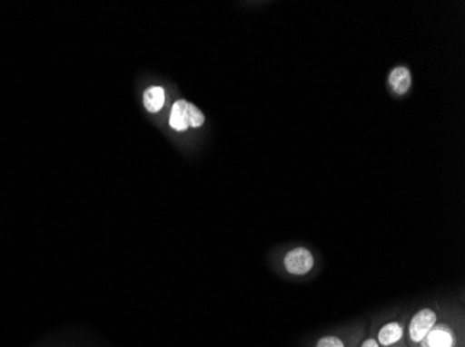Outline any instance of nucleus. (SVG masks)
Returning a JSON list of instances; mask_svg holds the SVG:
<instances>
[{
	"label": "nucleus",
	"instance_id": "obj_1",
	"mask_svg": "<svg viewBox=\"0 0 465 347\" xmlns=\"http://www.w3.org/2000/svg\"><path fill=\"white\" fill-rule=\"evenodd\" d=\"M418 347H465L462 314H443Z\"/></svg>",
	"mask_w": 465,
	"mask_h": 347
},
{
	"label": "nucleus",
	"instance_id": "obj_2",
	"mask_svg": "<svg viewBox=\"0 0 465 347\" xmlns=\"http://www.w3.org/2000/svg\"><path fill=\"white\" fill-rule=\"evenodd\" d=\"M440 313L436 307H422L411 315L406 325V339L409 347H418L425 336L435 327L440 318Z\"/></svg>",
	"mask_w": 465,
	"mask_h": 347
},
{
	"label": "nucleus",
	"instance_id": "obj_3",
	"mask_svg": "<svg viewBox=\"0 0 465 347\" xmlns=\"http://www.w3.org/2000/svg\"><path fill=\"white\" fill-rule=\"evenodd\" d=\"M205 122V116L203 111L193 103L185 101H179L173 104L169 124L174 131H187L188 128L203 127Z\"/></svg>",
	"mask_w": 465,
	"mask_h": 347
},
{
	"label": "nucleus",
	"instance_id": "obj_4",
	"mask_svg": "<svg viewBox=\"0 0 465 347\" xmlns=\"http://www.w3.org/2000/svg\"><path fill=\"white\" fill-rule=\"evenodd\" d=\"M365 335L367 328L354 325L320 336L311 347H358Z\"/></svg>",
	"mask_w": 465,
	"mask_h": 347
},
{
	"label": "nucleus",
	"instance_id": "obj_5",
	"mask_svg": "<svg viewBox=\"0 0 465 347\" xmlns=\"http://www.w3.org/2000/svg\"><path fill=\"white\" fill-rule=\"evenodd\" d=\"M406 318L386 321L378 330L375 338L381 347H409L406 339Z\"/></svg>",
	"mask_w": 465,
	"mask_h": 347
},
{
	"label": "nucleus",
	"instance_id": "obj_6",
	"mask_svg": "<svg viewBox=\"0 0 465 347\" xmlns=\"http://www.w3.org/2000/svg\"><path fill=\"white\" fill-rule=\"evenodd\" d=\"M315 257L307 247H294L289 250L283 257V267L290 275L304 276L312 271Z\"/></svg>",
	"mask_w": 465,
	"mask_h": 347
},
{
	"label": "nucleus",
	"instance_id": "obj_7",
	"mask_svg": "<svg viewBox=\"0 0 465 347\" xmlns=\"http://www.w3.org/2000/svg\"><path fill=\"white\" fill-rule=\"evenodd\" d=\"M389 85L399 95H403L411 86V74L404 67H396L389 75Z\"/></svg>",
	"mask_w": 465,
	"mask_h": 347
},
{
	"label": "nucleus",
	"instance_id": "obj_8",
	"mask_svg": "<svg viewBox=\"0 0 465 347\" xmlns=\"http://www.w3.org/2000/svg\"><path fill=\"white\" fill-rule=\"evenodd\" d=\"M143 104L150 113H158L164 104V91L161 86H151L143 93Z\"/></svg>",
	"mask_w": 465,
	"mask_h": 347
},
{
	"label": "nucleus",
	"instance_id": "obj_9",
	"mask_svg": "<svg viewBox=\"0 0 465 347\" xmlns=\"http://www.w3.org/2000/svg\"><path fill=\"white\" fill-rule=\"evenodd\" d=\"M358 347H381L379 346L378 342H376L375 330L371 331L370 333H367Z\"/></svg>",
	"mask_w": 465,
	"mask_h": 347
}]
</instances>
